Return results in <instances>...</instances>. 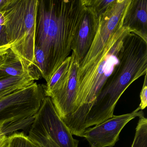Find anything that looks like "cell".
<instances>
[{"mask_svg": "<svg viewBox=\"0 0 147 147\" xmlns=\"http://www.w3.org/2000/svg\"><path fill=\"white\" fill-rule=\"evenodd\" d=\"M83 7L82 0L38 1L36 46L45 55L46 82L69 56Z\"/></svg>", "mask_w": 147, "mask_h": 147, "instance_id": "obj_1", "label": "cell"}, {"mask_svg": "<svg viewBox=\"0 0 147 147\" xmlns=\"http://www.w3.org/2000/svg\"><path fill=\"white\" fill-rule=\"evenodd\" d=\"M147 73V42L129 32L124 39L119 63L105 82L87 113L85 129L113 117L115 106L125 91Z\"/></svg>", "mask_w": 147, "mask_h": 147, "instance_id": "obj_2", "label": "cell"}, {"mask_svg": "<svg viewBox=\"0 0 147 147\" xmlns=\"http://www.w3.org/2000/svg\"><path fill=\"white\" fill-rule=\"evenodd\" d=\"M38 0H3L0 11L10 49L31 72L35 80L41 78L35 57Z\"/></svg>", "mask_w": 147, "mask_h": 147, "instance_id": "obj_3", "label": "cell"}, {"mask_svg": "<svg viewBox=\"0 0 147 147\" xmlns=\"http://www.w3.org/2000/svg\"><path fill=\"white\" fill-rule=\"evenodd\" d=\"M45 97L44 85L34 82L0 98V125L10 135L29 128Z\"/></svg>", "mask_w": 147, "mask_h": 147, "instance_id": "obj_4", "label": "cell"}, {"mask_svg": "<svg viewBox=\"0 0 147 147\" xmlns=\"http://www.w3.org/2000/svg\"><path fill=\"white\" fill-rule=\"evenodd\" d=\"M131 0H116L109 9L99 17L98 30L91 48L79 64L82 69L92 61L102 50L110 36L122 26L124 17Z\"/></svg>", "mask_w": 147, "mask_h": 147, "instance_id": "obj_5", "label": "cell"}, {"mask_svg": "<svg viewBox=\"0 0 147 147\" xmlns=\"http://www.w3.org/2000/svg\"><path fill=\"white\" fill-rule=\"evenodd\" d=\"M144 116L138 107L132 112L119 116H113L105 122L87 129L83 137L88 142L91 147H113L119 140L121 130L131 119Z\"/></svg>", "mask_w": 147, "mask_h": 147, "instance_id": "obj_6", "label": "cell"}, {"mask_svg": "<svg viewBox=\"0 0 147 147\" xmlns=\"http://www.w3.org/2000/svg\"><path fill=\"white\" fill-rule=\"evenodd\" d=\"M38 123L60 147H78L69 129L58 115L51 98L45 97L35 116Z\"/></svg>", "mask_w": 147, "mask_h": 147, "instance_id": "obj_7", "label": "cell"}, {"mask_svg": "<svg viewBox=\"0 0 147 147\" xmlns=\"http://www.w3.org/2000/svg\"><path fill=\"white\" fill-rule=\"evenodd\" d=\"M98 19L92 9L84 5L71 46V50L79 64L91 48L98 30Z\"/></svg>", "mask_w": 147, "mask_h": 147, "instance_id": "obj_8", "label": "cell"}, {"mask_svg": "<svg viewBox=\"0 0 147 147\" xmlns=\"http://www.w3.org/2000/svg\"><path fill=\"white\" fill-rule=\"evenodd\" d=\"M67 78L63 85L50 96L60 117L63 119L72 114L76 95L77 75L79 63L72 52Z\"/></svg>", "mask_w": 147, "mask_h": 147, "instance_id": "obj_9", "label": "cell"}, {"mask_svg": "<svg viewBox=\"0 0 147 147\" xmlns=\"http://www.w3.org/2000/svg\"><path fill=\"white\" fill-rule=\"evenodd\" d=\"M122 26L147 42V0H131Z\"/></svg>", "mask_w": 147, "mask_h": 147, "instance_id": "obj_10", "label": "cell"}, {"mask_svg": "<svg viewBox=\"0 0 147 147\" xmlns=\"http://www.w3.org/2000/svg\"><path fill=\"white\" fill-rule=\"evenodd\" d=\"M15 76L34 80L30 70L9 49L7 53L0 57V80Z\"/></svg>", "mask_w": 147, "mask_h": 147, "instance_id": "obj_11", "label": "cell"}, {"mask_svg": "<svg viewBox=\"0 0 147 147\" xmlns=\"http://www.w3.org/2000/svg\"><path fill=\"white\" fill-rule=\"evenodd\" d=\"M71 56L67 57L58 69L54 73L49 80L44 85L45 92L46 97H50L52 92L60 88L63 85L67 78Z\"/></svg>", "mask_w": 147, "mask_h": 147, "instance_id": "obj_12", "label": "cell"}, {"mask_svg": "<svg viewBox=\"0 0 147 147\" xmlns=\"http://www.w3.org/2000/svg\"><path fill=\"white\" fill-rule=\"evenodd\" d=\"M28 132V136L38 147H60L34 120L29 127Z\"/></svg>", "mask_w": 147, "mask_h": 147, "instance_id": "obj_13", "label": "cell"}, {"mask_svg": "<svg viewBox=\"0 0 147 147\" xmlns=\"http://www.w3.org/2000/svg\"><path fill=\"white\" fill-rule=\"evenodd\" d=\"M131 147H147V119L139 117Z\"/></svg>", "mask_w": 147, "mask_h": 147, "instance_id": "obj_14", "label": "cell"}, {"mask_svg": "<svg viewBox=\"0 0 147 147\" xmlns=\"http://www.w3.org/2000/svg\"><path fill=\"white\" fill-rule=\"evenodd\" d=\"M7 147H38L28 136L22 132H14L8 136Z\"/></svg>", "mask_w": 147, "mask_h": 147, "instance_id": "obj_15", "label": "cell"}, {"mask_svg": "<svg viewBox=\"0 0 147 147\" xmlns=\"http://www.w3.org/2000/svg\"><path fill=\"white\" fill-rule=\"evenodd\" d=\"M35 80L26 77H10L0 80V92L17 86H28L34 83Z\"/></svg>", "mask_w": 147, "mask_h": 147, "instance_id": "obj_16", "label": "cell"}, {"mask_svg": "<svg viewBox=\"0 0 147 147\" xmlns=\"http://www.w3.org/2000/svg\"><path fill=\"white\" fill-rule=\"evenodd\" d=\"M116 0H82L85 6L92 9L99 18L103 15Z\"/></svg>", "mask_w": 147, "mask_h": 147, "instance_id": "obj_17", "label": "cell"}, {"mask_svg": "<svg viewBox=\"0 0 147 147\" xmlns=\"http://www.w3.org/2000/svg\"><path fill=\"white\" fill-rule=\"evenodd\" d=\"M35 57L37 69L41 77L43 78L45 72V55L43 51L36 46Z\"/></svg>", "mask_w": 147, "mask_h": 147, "instance_id": "obj_18", "label": "cell"}, {"mask_svg": "<svg viewBox=\"0 0 147 147\" xmlns=\"http://www.w3.org/2000/svg\"><path fill=\"white\" fill-rule=\"evenodd\" d=\"M141 103L139 107L142 111L146 108L147 106V74L144 76V82L142 88L141 90L140 94Z\"/></svg>", "mask_w": 147, "mask_h": 147, "instance_id": "obj_19", "label": "cell"}, {"mask_svg": "<svg viewBox=\"0 0 147 147\" xmlns=\"http://www.w3.org/2000/svg\"><path fill=\"white\" fill-rule=\"evenodd\" d=\"M8 134H9L6 128L0 125V147H7L8 142Z\"/></svg>", "mask_w": 147, "mask_h": 147, "instance_id": "obj_20", "label": "cell"}, {"mask_svg": "<svg viewBox=\"0 0 147 147\" xmlns=\"http://www.w3.org/2000/svg\"><path fill=\"white\" fill-rule=\"evenodd\" d=\"M9 44L8 38L5 29V25L0 26V48Z\"/></svg>", "mask_w": 147, "mask_h": 147, "instance_id": "obj_21", "label": "cell"}, {"mask_svg": "<svg viewBox=\"0 0 147 147\" xmlns=\"http://www.w3.org/2000/svg\"><path fill=\"white\" fill-rule=\"evenodd\" d=\"M27 86H17L13 87L11 88H9V89H7L5 91L0 92V98L12 93L19 89H21V88H24L27 87Z\"/></svg>", "mask_w": 147, "mask_h": 147, "instance_id": "obj_22", "label": "cell"}, {"mask_svg": "<svg viewBox=\"0 0 147 147\" xmlns=\"http://www.w3.org/2000/svg\"><path fill=\"white\" fill-rule=\"evenodd\" d=\"M5 17L2 12L0 11V26L5 25Z\"/></svg>", "mask_w": 147, "mask_h": 147, "instance_id": "obj_23", "label": "cell"}, {"mask_svg": "<svg viewBox=\"0 0 147 147\" xmlns=\"http://www.w3.org/2000/svg\"><path fill=\"white\" fill-rule=\"evenodd\" d=\"M3 0H0V5H1L2 2H3Z\"/></svg>", "mask_w": 147, "mask_h": 147, "instance_id": "obj_24", "label": "cell"}]
</instances>
